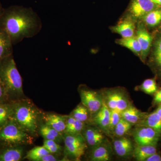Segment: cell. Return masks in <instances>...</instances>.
<instances>
[{"label":"cell","mask_w":161,"mask_h":161,"mask_svg":"<svg viewBox=\"0 0 161 161\" xmlns=\"http://www.w3.org/2000/svg\"><path fill=\"white\" fill-rule=\"evenodd\" d=\"M64 141L66 155L75 160L80 161L88 148L81 133L75 135L64 134Z\"/></svg>","instance_id":"cell-6"},{"label":"cell","mask_w":161,"mask_h":161,"mask_svg":"<svg viewBox=\"0 0 161 161\" xmlns=\"http://www.w3.org/2000/svg\"><path fill=\"white\" fill-rule=\"evenodd\" d=\"M59 161L58 158L53 155L52 153H50L49 154L44 156L43 157L39 159L38 161Z\"/></svg>","instance_id":"cell-36"},{"label":"cell","mask_w":161,"mask_h":161,"mask_svg":"<svg viewBox=\"0 0 161 161\" xmlns=\"http://www.w3.org/2000/svg\"><path fill=\"white\" fill-rule=\"evenodd\" d=\"M151 1L156 5L161 7V0H151Z\"/></svg>","instance_id":"cell-38"},{"label":"cell","mask_w":161,"mask_h":161,"mask_svg":"<svg viewBox=\"0 0 161 161\" xmlns=\"http://www.w3.org/2000/svg\"><path fill=\"white\" fill-rule=\"evenodd\" d=\"M40 131V134L44 139L54 141L58 143L64 140V136L63 134L45 124L41 125Z\"/></svg>","instance_id":"cell-23"},{"label":"cell","mask_w":161,"mask_h":161,"mask_svg":"<svg viewBox=\"0 0 161 161\" xmlns=\"http://www.w3.org/2000/svg\"><path fill=\"white\" fill-rule=\"evenodd\" d=\"M144 23L150 27H154L161 23V7H158L147 14L142 18Z\"/></svg>","instance_id":"cell-26"},{"label":"cell","mask_w":161,"mask_h":161,"mask_svg":"<svg viewBox=\"0 0 161 161\" xmlns=\"http://www.w3.org/2000/svg\"><path fill=\"white\" fill-rule=\"evenodd\" d=\"M32 143L31 135L25 132L13 118L0 128V147L2 148Z\"/></svg>","instance_id":"cell-4"},{"label":"cell","mask_w":161,"mask_h":161,"mask_svg":"<svg viewBox=\"0 0 161 161\" xmlns=\"http://www.w3.org/2000/svg\"><path fill=\"white\" fill-rule=\"evenodd\" d=\"M9 103L6 94V90L0 80V104Z\"/></svg>","instance_id":"cell-34"},{"label":"cell","mask_w":161,"mask_h":161,"mask_svg":"<svg viewBox=\"0 0 161 161\" xmlns=\"http://www.w3.org/2000/svg\"><path fill=\"white\" fill-rule=\"evenodd\" d=\"M117 43L130 50L135 54L140 56L141 48L136 37L132 36L129 38H122L117 40Z\"/></svg>","instance_id":"cell-24"},{"label":"cell","mask_w":161,"mask_h":161,"mask_svg":"<svg viewBox=\"0 0 161 161\" xmlns=\"http://www.w3.org/2000/svg\"><path fill=\"white\" fill-rule=\"evenodd\" d=\"M81 134L88 147L94 148L107 139L106 134L96 126H86Z\"/></svg>","instance_id":"cell-10"},{"label":"cell","mask_w":161,"mask_h":161,"mask_svg":"<svg viewBox=\"0 0 161 161\" xmlns=\"http://www.w3.org/2000/svg\"><path fill=\"white\" fill-rule=\"evenodd\" d=\"M158 7L160 6L156 5L151 0H132L130 11L135 17L142 19L150 12Z\"/></svg>","instance_id":"cell-11"},{"label":"cell","mask_w":161,"mask_h":161,"mask_svg":"<svg viewBox=\"0 0 161 161\" xmlns=\"http://www.w3.org/2000/svg\"><path fill=\"white\" fill-rule=\"evenodd\" d=\"M133 125L132 124L121 118L115 127L112 135L116 137L125 136L131 130Z\"/></svg>","instance_id":"cell-28"},{"label":"cell","mask_w":161,"mask_h":161,"mask_svg":"<svg viewBox=\"0 0 161 161\" xmlns=\"http://www.w3.org/2000/svg\"><path fill=\"white\" fill-rule=\"evenodd\" d=\"M40 27L38 16L25 8L12 7L4 10L0 19V28L9 34L13 43L32 36Z\"/></svg>","instance_id":"cell-1"},{"label":"cell","mask_w":161,"mask_h":161,"mask_svg":"<svg viewBox=\"0 0 161 161\" xmlns=\"http://www.w3.org/2000/svg\"><path fill=\"white\" fill-rule=\"evenodd\" d=\"M132 136L138 146H157L161 140L160 134L152 128L145 126H136Z\"/></svg>","instance_id":"cell-8"},{"label":"cell","mask_w":161,"mask_h":161,"mask_svg":"<svg viewBox=\"0 0 161 161\" xmlns=\"http://www.w3.org/2000/svg\"><path fill=\"white\" fill-rule=\"evenodd\" d=\"M112 30L122 38L131 37L134 35L135 25L131 21H125L112 27Z\"/></svg>","instance_id":"cell-22"},{"label":"cell","mask_w":161,"mask_h":161,"mask_svg":"<svg viewBox=\"0 0 161 161\" xmlns=\"http://www.w3.org/2000/svg\"><path fill=\"white\" fill-rule=\"evenodd\" d=\"M86 127V123L78 120H75L69 129L64 131V134H75L81 133Z\"/></svg>","instance_id":"cell-32"},{"label":"cell","mask_w":161,"mask_h":161,"mask_svg":"<svg viewBox=\"0 0 161 161\" xmlns=\"http://www.w3.org/2000/svg\"><path fill=\"white\" fill-rule=\"evenodd\" d=\"M13 118L25 132L34 135L38 129L39 112L36 107L28 101L18 100L12 103Z\"/></svg>","instance_id":"cell-3"},{"label":"cell","mask_w":161,"mask_h":161,"mask_svg":"<svg viewBox=\"0 0 161 161\" xmlns=\"http://www.w3.org/2000/svg\"><path fill=\"white\" fill-rule=\"evenodd\" d=\"M13 107L12 103L0 104V128L12 117Z\"/></svg>","instance_id":"cell-27"},{"label":"cell","mask_w":161,"mask_h":161,"mask_svg":"<svg viewBox=\"0 0 161 161\" xmlns=\"http://www.w3.org/2000/svg\"><path fill=\"white\" fill-rule=\"evenodd\" d=\"M146 112H141L132 104L121 112L122 118L134 125H137L147 115Z\"/></svg>","instance_id":"cell-17"},{"label":"cell","mask_w":161,"mask_h":161,"mask_svg":"<svg viewBox=\"0 0 161 161\" xmlns=\"http://www.w3.org/2000/svg\"><path fill=\"white\" fill-rule=\"evenodd\" d=\"M92 121L94 125L104 132L106 135L111 136L109 130L110 110L104 103L100 109L93 115Z\"/></svg>","instance_id":"cell-14"},{"label":"cell","mask_w":161,"mask_h":161,"mask_svg":"<svg viewBox=\"0 0 161 161\" xmlns=\"http://www.w3.org/2000/svg\"><path fill=\"white\" fill-rule=\"evenodd\" d=\"M135 126L150 127L161 135V117L155 111L150 114L147 113L144 118Z\"/></svg>","instance_id":"cell-19"},{"label":"cell","mask_w":161,"mask_h":161,"mask_svg":"<svg viewBox=\"0 0 161 161\" xmlns=\"http://www.w3.org/2000/svg\"><path fill=\"white\" fill-rule=\"evenodd\" d=\"M116 138L113 142V150L116 155L123 158L132 155L135 146L132 140L125 136Z\"/></svg>","instance_id":"cell-13"},{"label":"cell","mask_w":161,"mask_h":161,"mask_svg":"<svg viewBox=\"0 0 161 161\" xmlns=\"http://www.w3.org/2000/svg\"><path fill=\"white\" fill-rule=\"evenodd\" d=\"M154 95L153 105V106L159 105L161 104V88L158 90Z\"/></svg>","instance_id":"cell-35"},{"label":"cell","mask_w":161,"mask_h":161,"mask_svg":"<svg viewBox=\"0 0 161 161\" xmlns=\"http://www.w3.org/2000/svg\"><path fill=\"white\" fill-rule=\"evenodd\" d=\"M136 37L141 46V59L143 61H145L152 47L153 39L144 23H141L139 24Z\"/></svg>","instance_id":"cell-9"},{"label":"cell","mask_w":161,"mask_h":161,"mask_svg":"<svg viewBox=\"0 0 161 161\" xmlns=\"http://www.w3.org/2000/svg\"><path fill=\"white\" fill-rule=\"evenodd\" d=\"M12 44L9 34L0 28V60L12 55Z\"/></svg>","instance_id":"cell-18"},{"label":"cell","mask_w":161,"mask_h":161,"mask_svg":"<svg viewBox=\"0 0 161 161\" xmlns=\"http://www.w3.org/2000/svg\"><path fill=\"white\" fill-rule=\"evenodd\" d=\"M0 80L9 103L19 100L24 95L22 77L12 55L0 60Z\"/></svg>","instance_id":"cell-2"},{"label":"cell","mask_w":161,"mask_h":161,"mask_svg":"<svg viewBox=\"0 0 161 161\" xmlns=\"http://www.w3.org/2000/svg\"><path fill=\"white\" fill-rule=\"evenodd\" d=\"M138 88L142 92L150 95H154L158 90L157 84L154 78L146 79Z\"/></svg>","instance_id":"cell-30"},{"label":"cell","mask_w":161,"mask_h":161,"mask_svg":"<svg viewBox=\"0 0 161 161\" xmlns=\"http://www.w3.org/2000/svg\"><path fill=\"white\" fill-rule=\"evenodd\" d=\"M156 112H157L158 113L159 115L161 117V104L158 105L157 109L155 110Z\"/></svg>","instance_id":"cell-39"},{"label":"cell","mask_w":161,"mask_h":161,"mask_svg":"<svg viewBox=\"0 0 161 161\" xmlns=\"http://www.w3.org/2000/svg\"><path fill=\"white\" fill-rule=\"evenodd\" d=\"M145 161H161V155L156 153L149 157Z\"/></svg>","instance_id":"cell-37"},{"label":"cell","mask_w":161,"mask_h":161,"mask_svg":"<svg viewBox=\"0 0 161 161\" xmlns=\"http://www.w3.org/2000/svg\"><path fill=\"white\" fill-rule=\"evenodd\" d=\"M70 115L76 120L85 123L88 121L92 120V115L89 111L81 103L78 104Z\"/></svg>","instance_id":"cell-25"},{"label":"cell","mask_w":161,"mask_h":161,"mask_svg":"<svg viewBox=\"0 0 161 161\" xmlns=\"http://www.w3.org/2000/svg\"><path fill=\"white\" fill-rule=\"evenodd\" d=\"M3 11H4V10L2 9V7H1V5H0V19H1L2 15L3 14Z\"/></svg>","instance_id":"cell-40"},{"label":"cell","mask_w":161,"mask_h":161,"mask_svg":"<svg viewBox=\"0 0 161 161\" xmlns=\"http://www.w3.org/2000/svg\"><path fill=\"white\" fill-rule=\"evenodd\" d=\"M43 146L52 154L59 153L63 150V148L55 141L44 139Z\"/></svg>","instance_id":"cell-31"},{"label":"cell","mask_w":161,"mask_h":161,"mask_svg":"<svg viewBox=\"0 0 161 161\" xmlns=\"http://www.w3.org/2000/svg\"><path fill=\"white\" fill-rule=\"evenodd\" d=\"M68 117V115H67L51 113L44 115L43 119L45 125L53 128L58 132L63 134L66 129Z\"/></svg>","instance_id":"cell-15"},{"label":"cell","mask_w":161,"mask_h":161,"mask_svg":"<svg viewBox=\"0 0 161 161\" xmlns=\"http://www.w3.org/2000/svg\"><path fill=\"white\" fill-rule=\"evenodd\" d=\"M151 63L157 73L161 76V35L158 36L153 43Z\"/></svg>","instance_id":"cell-21"},{"label":"cell","mask_w":161,"mask_h":161,"mask_svg":"<svg viewBox=\"0 0 161 161\" xmlns=\"http://www.w3.org/2000/svg\"><path fill=\"white\" fill-rule=\"evenodd\" d=\"M49 153V151L43 146L36 147L29 150L23 159H26L31 161H38L41 158Z\"/></svg>","instance_id":"cell-29"},{"label":"cell","mask_w":161,"mask_h":161,"mask_svg":"<svg viewBox=\"0 0 161 161\" xmlns=\"http://www.w3.org/2000/svg\"><path fill=\"white\" fill-rule=\"evenodd\" d=\"M101 93L103 103L110 110L121 113L132 104L127 92L122 88L106 89Z\"/></svg>","instance_id":"cell-5"},{"label":"cell","mask_w":161,"mask_h":161,"mask_svg":"<svg viewBox=\"0 0 161 161\" xmlns=\"http://www.w3.org/2000/svg\"><path fill=\"white\" fill-rule=\"evenodd\" d=\"M157 146H138L134 147L132 156L136 160L145 161L150 156L157 152Z\"/></svg>","instance_id":"cell-20"},{"label":"cell","mask_w":161,"mask_h":161,"mask_svg":"<svg viewBox=\"0 0 161 161\" xmlns=\"http://www.w3.org/2000/svg\"><path fill=\"white\" fill-rule=\"evenodd\" d=\"M78 92L81 103L87 108L92 117H93L103 105V98L101 92L91 89L85 86L81 85L78 88Z\"/></svg>","instance_id":"cell-7"},{"label":"cell","mask_w":161,"mask_h":161,"mask_svg":"<svg viewBox=\"0 0 161 161\" xmlns=\"http://www.w3.org/2000/svg\"><path fill=\"white\" fill-rule=\"evenodd\" d=\"M24 150L20 146L5 147L0 150V161H19L23 158Z\"/></svg>","instance_id":"cell-16"},{"label":"cell","mask_w":161,"mask_h":161,"mask_svg":"<svg viewBox=\"0 0 161 161\" xmlns=\"http://www.w3.org/2000/svg\"><path fill=\"white\" fill-rule=\"evenodd\" d=\"M121 118V113L120 112L116 110H110L109 130L111 136H112V133L115 127Z\"/></svg>","instance_id":"cell-33"},{"label":"cell","mask_w":161,"mask_h":161,"mask_svg":"<svg viewBox=\"0 0 161 161\" xmlns=\"http://www.w3.org/2000/svg\"><path fill=\"white\" fill-rule=\"evenodd\" d=\"M112 156L113 150L107 139L100 145L92 148L89 159L92 161H108L112 160Z\"/></svg>","instance_id":"cell-12"}]
</instances>
